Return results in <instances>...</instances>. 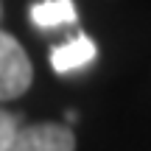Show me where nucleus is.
Returning <instances> with one entry per match:
<instances>
[{"mask_svg":"<svg viewBox=\"0 0 151 151\" xmlns=\"http://www.w3.org/2000/svg\"><path fill=\"white\" fill-rule=\"evenodd\" d=\"M34 65L9 31H0V101H14L31 87Z\"/></svg>","mask_w":151,"mask_h":151,"instance_id":"nucleus-1","label":"nucleus"},{"mask_svg":"<svg viewBox=\"0 0 151 151\" xmlns=\"http://www.w3.org/2000/svg\"><path fill=\"white\" fill-rule=\"evenodd\" d=\"M3 151H76V137L62 123L20 126Z\"/></svg>","mask_w":151,"mask_h":151,"instance_id":"nucleus-2","label":"nucleus"},{"mask_svg":"<svg viewBox=\"0 0 151 151\" xmlns=\"http://www.w3.org/2000/svg\"><path fill=\"white\" fill-rule=\"evenodd\" d=\"M95 59V42H92L87 34H76L70 42L56 45L50 50V65H53L56 73H73L87 67Z\"/></svg>","mask_w":151,"mask_h":151,"instance_id":"nucleus-3","label":"nucleus"},{"mask_svg":"<svg viewBox=\"0 0 151 151\" xmlns=\"http://www.w3.org/2000/svg\"><path fill=\"white\" fill-rule=\"evenodd\" d=\"M76 3L73 0H42L31 6V22L37 28H59L67 22H76Z\"/></svg>","mask_w":151,"mask_h":151,"instance_id":"nucleus-4","label":"nucleus"},{"mask_svg":"<svg viewBox=\"0 0 151 151\" xmlns=\"http://www.w3.org/2000/svg\"><path fill=\"white\" fill-rule=\"evenodd\" d=\"M22 126L20 115L14 112H6V109H0V151H3L6 146L11 143V137L17 134V129Z\"/></svg>","mask_w":151,"mask_h":151,"instance_id":"nucleus-5","label":"nucleus"}]
</instances>
